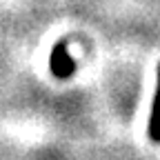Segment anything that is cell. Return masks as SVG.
Instances as JSON below:
<instances>
[{
	"mask_svg": "<svg viewBox=\"0 0 160 160\" xmlns=\"http://www.w3.org/2000/svg\"><path fill=\"white\" fill-rule=\"evenodd\" d=\"M49 67H51V73L60 80L65 78H71L73 76V69H76V62L67 49L65 42H58L53 49H51V58H49Z\"/></svg>",
	"mask_w": 160,
	"mask_h": 160,
	"instance_id": "obj_1",
	"label": "cell"
},
{
	"mask_svg": "<svg viewBox=\"0 0 160 160\" xmlns=\"http://www.w3.org/2000/svg\"><path fill=\"white\" fill-rule=\"evenodd\" d=\"M149 138L153 142H160V65L156 73V93H153V105L149 116Z\"/></svg>",
	"mask_w": 160,
	"mask_h": 160,
	"instance_id": "obj_2",
	"label": "cell"
}]
</instances>
